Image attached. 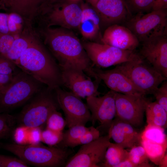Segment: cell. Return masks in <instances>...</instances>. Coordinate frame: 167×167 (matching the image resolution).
<instances>
[{"label": "cell", "mask_w": 167, "mask_h": 167, "mask_svg": "<svg viewBox=\"0 0 167 167\" xmlns=\"http://www.w3.org/2000/svg\"><path fill=\"white\" fill-rule=\"evenodd\" d=\"M129 151L121 145L110 142L106 150L101 167H115L128 158Z\"/></svg>", "instance_id": "d4e9b609"}, {"label": "cell", "mask_w": 167, "mask_h": 167, "mask_svg": "<svg viewBox=\"0 0 167 167\" xmlns=\"http://www.w3.org/2000/svg\"><path fill=\"white\" fill-rule=\"evenodd\" d=\"M38 37L33 30L25 32L15 38L5 56L15 62Z\"/></svg>", "instance_id": "603a6c76"}, {"label": "cell", "mask_w": 167, "mask_h": 167, "mask_svg": "<svg viewBox=\"0 0 167 167\" xmlns=\"http://www.w3.org/2000/svg\"><path fill=\"white\" fill-rule=\"evenodd\" d=\"M16 119L8 113H0V139H6L13 133Z\"/></svg>", "instance_id": "f546056e"}, {"label": "cell", "mask_w": 167, "mask_h": 167, "mask_svg": "<svg viewBox=\"0 0 167 167\" xmlns=\"http://www.w3.org/2000/svg\"><path fill=\"white\" fill-rule=\"evenodd\" d=\"M45 0H2L3 10L17 14L32 21L36 17Z\"/></svg>", "instance_id": "ffe728a7"}, {"label": "cell", "mask_w": 167, "mask_h": 167, "mask_svg": "<svg viewBox=\"0 0 167 167\" xmlns=\"http://www.w3.org/2000/svg\"><path fill=\"white\" fill-rule=\"evenodd\" d=\"M158 166L160 167H167V154H165L161 160Z\"/></svg>", "instance_id": "7bdbcfd3"}, {"label": "cell", "mask_w": 167, "mask_h": 167, "mask_svg": "<svg viewBox=\"0 0 167 167\" xmlns=\"http://www.w3.org/2000/svg\"><path fill=\"white\" fill-rule=\"evenodd\" d=\"M94 71L96 78L102 80L110 90L132 96L145 95L126 76L114 68L103 71L94 68Z\"/></svg>", "instance_id": "2e32d148"}, {"label": "cell", "mask_w": 167, "mask_h": 167, "mask_svg": "<svg viewBox=\"0 0 167 167\" xmlns=\"http://www.w3.org/2000/svg\"><path fill=\"white\" fill-rule=\"evenodd\" d=\"M90 128L91 126L86 127L85 126L76 125L69 128L63 133L62 139L57 145H59L58 147H68L69 144L78 139Z\"/></svg>", "instance_id": "83f0119b"}, {"label": "cell", "mask_w": 167, "mask_h": 167, "mask_svg": "<svg viewBox=\"0 0 167 167\" xmlns=\"http://www.w3.org/2000/svg\"><path fill=\"white\" fill-rule=\"evenodd\" d=\"M111 139L108 133L89 143L82 145L77 153L66 162L65 167H101Z\"/></svg>", "instance_id": "8fae6325"}, {"label": "cell", "mask_w": 167, "mask_h": 167, "mask_svg": "<svg viewBox=\"0 0 167 167\" xmlns=\"http://www.w3.org/2000/svg\"><path fill=\"white\" fill-rule=\"evenodd\" d=\"M15 62L0 53V74H12L18 70Z\"/></svg>", "instance_id": "d590c367"}, {"label": "cell", "mask_w": 167, "mask_h": 167, "mask_svg": "<svg viewBox=\"0 0 167 167\" xmlns=\"http://www.w3.org/2000/svg\"><path fill=\"white\" fill-rule=\"evenodd\" d=\"M89 1L94 7L96 3L97 2V0H89Z\"/></svg>", "instance_id": "ee69618b"}, {"label": "cell", "mask_w": 167, "mask_h": 167, "mask_svg": "<svg viewBox=\"0 0 167 167\" xmlns=\"http://www.w3.org/2000/svg\"><path fill=\"white\" fill-rule=\"evenodd\" d=\"M128 158L138 167H152L145 149L141 145L135 146L129 151Z\"/></svg>", "instance_id": "f1b7e54d"}, {"label": "cell", "mask_w": 167, "mask_h": 167, "mask_svg": "<svg viewBox=\"0 0 167 167\" xmlns=\"http://www.w3.org/2000/svg\"><path fill=\"white\" fill-rule=\"evenodd\" d=\"M92 65L98 68H107L130 61L137 54L133 51L123 50L97 42H82Z\"/></svg>", "instance_id": "9c48e42d"}, {"label": "cell", "mask_w": 167, "mask_h": 167, "mask_svg": "<svg viewBox=\"0 0 167 167\" xmlns=\"http://www.w3.org/2000/svg\"><path fill=\"white\" fill-rule=\"evenodd\" d=\"M101 41L102 43L131 51L138 47L139 42L129 28L118 24L110 25L106 29Z\"/></svg>", "instance_id": "ac0fdd59"}, {"label": "cell", "mask_w": 167, "mask_h": 167, "mask_svg": "<svg viewBox=\"0 0 167 167\" xmlns=\"http://www.w3.org/2000/svg\"><path fill=\"white\" fill-rule=\"evenodd\" d=\"M54 90L59 107L64 113L68 128L76 125L85 126L90 121V112L81 98L61 87Z\"/></svg>", "instance_id": "30bf717a"}, {"label": "cell", "mask_w": 167, "mask_h": 167, "mask_svg": "<svg viewBox=\"0 0 167 167\" xmlns=\"http://www.w3.org/2000/svg\"><path fill=\"white\" fill-rule=\"evenodd\" d=\"M135 127L115 118L108 131L111 138L124 148H131L140 145L141 133Z\"/></svg>", "instance_id": "d6986e66"}, {"label": "cell", "mask_w": 167, "mask_h": 167, "mask_svg": "<svg viewBox=\"0 0 167 167\" xmlns=\"http://www.w3.org/2000/svg\"><path fill=\"white\" fill-rule=\"evenodd\" d=\"M63 133L46 128L41 131V141L50 146L57 145L62 139Z\"/></svg>", "instance_id": "1f68e13d"}, {"label": "cell", "mask_w": 167, "mask_h": 167, "mask_svg": "<svg viewBox=\"0 0 167 167\" xmlns=\"http://www.w3.org/2000/svg\"><path fill=\"white\" fill-rule=\"evenodd\" d=\"M82 13L79 29L86 39L93 40L98 34L101 23L99 16L95 8L81 6Z\"/></svg>", "instance_id": "7402d4cb"}, {"label": "cell", "mask_w": 167, "mask_h": 167, "mask_svg": "<svg viewBox=\"0 0 167 167\" xmlns=\"http://www.w3.org/2000/svg\"><path fill=\"white\" fill-rule=\"evenodd\" d=\"M54 91L44 86L25 104L17 119L20 126L41 128L46 124L50 113L59 107Z\"/></svg>", "instance_id": "8992f818"}, {"label": "cell", "mask_w": 167, "mask_h": 167, "mask_svg": "<svg viewBox=\"0 0 167 167\" xmlns=\"http://www.w3.org/2000/svg\"><path fill=\"white\" fill-rule=\"evenodd\" d=\"M29 129V127L20 126L14 130L12 135L16 143L22 145L28 144Z\"/></svg>", "instance_id": "e575fe53"}, {"label": "cell", "mask_w": 167, "mask_h": 167, "mask_svg": "<svg viewBox=\"0 0 167 167\" xmlns=\"http://www.w3.org/2000/svg\"><path fill=\"white\" fill-rule=\"evenodd\" d=\"M162 83L153 95L156 99V101L167 112V81L165 80Z\"/></svg>", "instance_id": "8d00e7d4"}, {"label": "cell", "mask_w": 167, "mask_h": 167, "mask_svg": "<svg viewBox=\"0 0 167 167\" xmlns=\"http://www.w3.org/2000/svg\"><path fill=\"white\" fill-rule=\"evenodd\" d=\"M2 6V2L1 0H0V9H1Z\"/></svg>", "instance_id": "f6af8a7d"}, {"label": "cell", "mask_w": 167, "mask_h": 167, "mask_svg": "<svg viewBox=\"0 0 167 167\" xmlns=\"http://www.w3.org/2000/svg\"><path fill=\"white\" fill-rule=\"evenodd\" d=\"M145 112L147 124L161 127L167 126V112L156 101H148L146 105Z\"/></svg>", "instance_id": "cb8c5ba5"}, {"label": "cell", "mask_w": 167, "mask_h": 167, "mask_svg": "<svg viewBox=\"0 0 167 167\" xmlns=\"http://www.w3.org/2000/svg\"><path fill=\"white\" fill-rule=\"evenodd\" d=\"M41 128L38 127H29L28 145L36 144L41 141Z\"/></svg>", "instance_id": "f35d334b"}, {"label": "cell", "mask_w": 167, "mask_h": 167, "mask_svg": "<svg viewBox=\"0 0 167 167\" xmlns=\"http://www.w3.org/2000/svg\"><path fill=\"white\" fill-rule=\"evenodd\" d=\"M114 68L126 76L145 95L153 94L159 85L167 79L138 54Z\"/></svg>", "instance_id": "52a82bcc"}, {"label": "cell", "mask_w": 167, "mask_h": 167, "mask_svg": "<svg viewBox=\"0 0 167 167\" xmlns=\"http://www.w3.org/2000/svg\"><path fill=\"white\" fill-rule=\"evenodd\" d=\"M71 31L60 27H43L39 32L44 38V44L60 68L79 69L95 79L94 68L82 43Z\"/></svg>", "instance_id": "6da1fadb"}, {"label": "cell", "mask_w": 167, "mask_h": 167, "mask_svg": "<svg viewBox=\"0 0 167 167\" xmlns=\"http://www.w3.org/2000/svg\"><path fill=\"white\" fill-rule=\"evenodd\" d=\"M94 8L101 23L109 26L126 20L131 14L123 0H97Z\"/></svg>", "instance_id": "e0dca14e"}, {"label": "cell", "mask_w": 167, "mask_h": 167, "mask_svg": "<svg viewBox=\"0 0 167 167\" xmlns=\"http://www.w3.org/2000/svg\"><path fill=\"white\" fill-rule=\"evenodd\" d=\"M115 167H138V166L128 158L118 164Z\"/></svg>", "instance_id": "b9f144b4"}, {"label": "cell", "mask_w": 167, "mask_h": 167, "mask_svg": "<svg viewBox=\"0 0 167 167\" xmlns=\"http://www.w3.org/2000/svg\"><path fill=\"white\" fill-rule=\"evenodd\" d=\"M166 34L154 36L142 42L140 51V56L166 78H167Z\"/></svg>", "instance_id": "9a60e30c"}, {"label": "cell", "mask_w": 167, "mask_h": 167, "mask_svg": "<svg viewBox=\"0 0 167 167\" xmlns=\"http://www.w3.org/2000/svg\"><path fill=\"white\" fill-rule=\"evenodd\" d=\"M33 29L32 24L19 15L14 13L0 11V32L19 36Z\"/></svg>", "instance_id": "44dd1931"}, {"label": "cell", "mask_w": 167, "mask_h": 167, "mask_svg": "<svg viewBox=\"0 0 167 167\" xmlns=\"http://www.w3.org/2000/svg\"><path fill=\"white\" fill-rule=\"evenodd\" d=\"M155 0H128L131 9L139 13H143L152 8Z\"/></svg>", "instance_id": "836d02e7"}, {"label": "cell", "mask_w": 167, "mask_h": 167, "mask_svg": "<svg viewBox=\"0 0 167 167\" xmlns=\"http://www.w3.org/2000/svg\"><path fill=\"white\" fill-rule=\"evenodd\" d=\"M54 109L49 114L46 122V128L57 131L62 132L66 125L65 119L62 114Z\"/></svg>", "instance_id": "4dcf8cb0"}, {"label": "cell", "mask_w": 167, "mask_h": 167, "mask_svg": "<svg viewBox=\"0 0 167 167\" xmlns=\"http://www.w3.org/2000/svg\"><path fill=\"white\" fill-rule=\"evenodd\" d=\"M0 167H27L28 165L19 158L0 154Z\"/></svg>", "instance_id": "74e56055"}, {"label": "cell", "mask_w": 167, "mask_h": 167, "mask_svg": "<svg viewBox=\"0 0 167 167\" xmlns=\"http://www.w3.org/2000/svg\"><path fill=\"white\" fill-rule=\"evenodd\" d=\"M141 139L159 144L167 143L165 128L157 126L147 124L141 133Z\"/></svg>", "instance_id": "4316f807"}, {"label": "cell", "mask_w": 167, "mask_h": 167, "mask_svg": "<svg viewBox=\"0 0 167 167\" xmlns=\"http://www.w3.org/2000/svg\"><path fill=\"white\" fill-rule=\"evenodd\" d=\"M15 63L22 71L51 89L62 85L60 68L38 37Z\"/></svg>", "instance_id": "7a4b0ae2"}, {"label": "cell", "mask_w": 167, "mask_h": 167, "mask_svg": "<svg viewBox=\"0 0 167 167\" xmlns=\"http://www.w3.org/2000/svg\"><path fill=\"white\" fill-rule=\"evenodd\" d=\"M167 0H155L152 8L153 10H165Z\"/></svg>", "instance_id": "60d3db41"}, {"label": "cell", "mask_w": 167, "mask_h": 167, "mask_svg": "<svg viewBox=\"0 0 167 167\" xmlns=\"http://www.w3.org/2000/svg\"><path fill=\"white\" fill-rule=\"evenodd\" d=\"M62 85L81 98L99 94L98 88L100 79L92 80L82 70L71 67L60 68Z\"/></svg>", "instance_id": "4fadbf2b"}, {"label": "cell", "mask_w": 167, "mask_h": 167, "mask_svg": "<svg viewBox=\"0 0 167 167\" xmlns=\"http://www.w3.org/2000/svg\"><path fill=\"white\" fill-rule=\"evenodd\" d=\"M82 13L81 6L75 1L55 0L44 6L36 18L39 17L43 27L57 26L71 30L79 28Z\"/></svg>", "instance_id": "5b68a950"}, {"label": "cell", "mask_w": 167, "mask_h": 167, "mask_svg": "<svg viewBox=\"0 0 167 167\" xmlns=\"http://www.w3.org/2000/svg\"><path fill=\"white\" fill-rule=\"evenodd\" d=\"M115 100V118L135 128L142 126L148 101L145 96H132L116 92Z\"/></svg>", "instance_id": "7c38bea8"}, {"label": "cell", "mask_w": 167, "mask_h": 167, "mask_svg": "<svg viewBox=\"0 0 167 167\" xmlns=\"http://www.w3.org/2000/svg\"><path fill=\"white\" fill-rule=\"evenodd\" d=\"M2 148L16 156L27 165L40 167L65 166L71 151L66 148L47 147L41 144H3Z\"/></svg>", "instance_id": "3957f363"}, {"label": "cell", "mask_w": 167, "mask_h": 167, "mask_svg": "<svg viewBox=\"0 0 167 167\" xmlns=\"http://www.w3.org/2000/svg\"><path fill=\"white\" fill-rule=\"evenodd\" d=\"M167 14L165 10H153L146 14L139 13L126 23L127 28L139 42L166 34Z\"/></svg>", "instance_id": "ba28073f"}, {"label": "cell", "mask_w": 167, "mask_h": 167, "mask_svg": "<svg viewBox=\"0 0 167 167\" xmlns=\"http://www.w3.org/2000/svg\"><path fill=\"white\" fill-rule=\"evenodd\" d=\"M116 92L110 90L101 96H90L86 98V105L90 112V121H96L100 127L108 131L116 116L115 97Z\"/></svg>", "instance_id": "5bb4252c"}, {"label": "cell", "mask_w": 167, "mask_h": 167, "mask_svg": "<svg viewBox=\"0 0 167 167\" xmlns=\"http://www.w3.org/2000/svg\"><path fill=\"white\" fill-rule=\"evenodd\" d=\"M74 0V1H75V0Z\"/></svg>", "instance_id": "bcb514c9"}, {"label": "cell", "mask_w": 167, "mask_h": 167, "mask_svg": "<svg viewBox=\"0 0 167 167\" xmlns=\"http://www.w3.org/2000/svg\"><path fill=\"white\" fill-rule=\"evenodd\" d=\"M44 85L18 69L11 82L0 90V113H7L25 104Z\"/></svg>", "instance_id": "277c9868"}, {"label": "cell", "mask_w": 167, "mask_h": 167, "mask_svg": "<svg viewBox=\"0 0 167 167\" xmlns=\"http://www.w3.org/2000/svg\"><path fill=\"white\" fill-rule=\"evenodd\" d=\"M100 136L99 130L93 126L77 140L71 143L68 147L74 148L79 145L89 143L98 138Z\"/></svg>", "instance_id": "d6a6232c"}, {"label": "cell", "mask_w": 167, "mask_h": 167, "mask_svg": "<svg viewBox=\"0 0 167 167\" xmlns=\"http://www.w3.org/2000/svg\"><path fill=\"white\" fill-rule=\"evenodd\" d=\"M14 74L11 75L0 74V90L11 82L13 78Z\"/></svg>", "instance_id": "ab89813d"}, {"label": "cell", "mask_w": 167, "mask_h": 167, "mask_svg": "<svg viewBox=\"0 0 167 167\" xmlns=\"http://www.w3.org/2000/svg\"><path fill=\"white\" fill-rule=\"evenodd\" d=\"M140 145L145 149L149 160L154 164L158 165L166 153L167 143L159 144L141 139Z\"/></svg>", "instance_id": "484cf974"}]
</instances>
